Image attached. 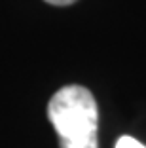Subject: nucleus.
<instances>
[{
  "mask_svg": "<svg viewBox=\"0 0 146 148\" xmlns=\"http://www.w3.org/2000/svg\"><path fill=\"white\" fill-rule=\"evenodd\" d=\"M46 2L53 6H69V4H74L76 0H46Z\"/></svg>",
  "mask_w": 146,
  "mask_h": 148,
  "instance_id": "nucleus-3",
  "label": "nucleus"
},
{
  "mask_svg": "<svg viewBox=\"0 0 146 148\" xmlns=\"http://www.w3.org/2000/svg\"><path fill=\"white\" fill-rule=\"evenodd\" d=\"M47 118L61 148H99V108L84 86H64L47 103Z\"/></svg>",
  "mask_w": 146,
  "mask_h": 148,
  "instance_id": "nucleus-1",
  "label": "nucleus"
},
{
  "mask_svg": "<svg viewBox=\"0 0 146 148\" xmlns=\"http://www.w3.org/2000/svg\"><path fill=\"white\" fill-rule=\"evenodd\" d=\"M114 148H146L142 143H138L137 139H133V137H129V135H123L118 139L116 146Z\"/></svg>",
  "mask_w": 146,
  "mask_h": 148,
  "instance_id": "nucleus-2",
  "label": "nucleus"
}]
</instances>
